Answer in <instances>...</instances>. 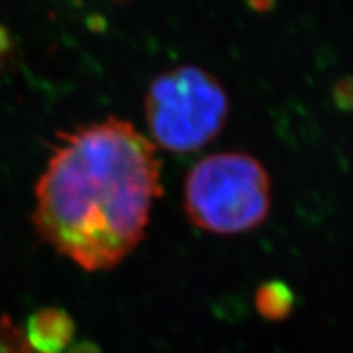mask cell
<instances>
[{
  "label": "cell",
  "mask_w": 353,
  "mask_h": 353,
  "mask_svg": "<svg viewBox=\"0 0 353 353\" xmlns=\"http://www.w3.org/2000/svg\"><path fill=\"white\" fill-rule=\"evenodd\" d=\"M334 103L343 112H353V77H341L332 87Z\"/></svg>",
  "instance_id": "7"
},
{
  "label": "cell",
  "mask_w": 353,
  "mask_h": 353,
  "mask_svg": "<svg viewBox=\"0 0 353 353\" xmlns=\"http://www.w3.org/2000/svg\"><path fill=\"white\" fill-rule=\"evenodd\" d=\"M231 101L218 77L198 65H179L152 79L144 97L149 136L156 148L195 152L224 130Z\"/></svg>",
  "instance_id": "3"
},
{
  "label": "cell",
  "mask_w": 353,
  "mask_h": 353,
  "mask_svg": "<svg viewBox=\"0 0 353 353\" xmlns=\"http://www.w3.org/2000/svg\"><path fill=\"white\" fill-rule=\"evenodd\" d=\"M183 210L190 223L214 236H237L259 228L272 210V180L247 152H214L185 176Z\"/></svg>",
  "instance_id": "2"
},
{
  "label": "cell",
  "mask_w": 353,
  "mask_h": 353,
  "mask_svg": "<svg viewBox=\"0 0 353 353\" xmlns=\"http://www.w3.org/2000/svg\"><path fill=\"white\" fill-rule=\"evenodd\" d=\"M275 0H249V6L255 12H267L273 7Z\"/></svg>",
  "instance_id": "9"
},
{
  "label": "cell",
  "mask_w": 353,
  "mask_h": 353,
  "mask_svg": "<svg viewBox=\"0 0 353 353\" xmlns=\"http://www.w3.org/2000/svg\"><path fill=\"white\" fill-rule=\"evenodd\" d=\"M0 353H37L26 343L25 334L7 316L0 317Z\"/></svg>",
  "instance_id": "6"
},
{
  "label": "cell",
  "mask_w": 353,
  "mask_h": 353,
  "mask_svg": "<svg viewBox=\"0 0 353 353\" xmlns=\"http://www.w3.org/2000/svg\"><path fill=\"white\" fill-rule=\"evenodd\" d=\"M255 309L263 319L270 322H280L288 319L293 312L296 298L293 290L283 281L272 280L260 285L254 296Z\"/></svg>",
  "instance_id": "5"
},
{
  "label": "cell",
  "mask_w": 353,
  "mask_h": 353,
  "mask_svg": "<svg viewBox=\"0 0 353 353\" xmlns=\"http://www.w3.org/2000/svg\"><path fill=\"white\" fill-rule=\"evenodd\" d=\"M68 353H103V352H101V348L97 345L95 342L82 341V342H77L76 345L70 347Z\"/></svg>",
  "instance_id": "8"
},
{
  "label": "cell",
  "mask_w": 353,
  "mask_h": 353,
  "mask_svg": "<svg viewBox=\"0 0 353 353\" xmlns=\"http://www.w3.org/2000/svg\"><path fill=\"white\" fill-rule=\"evenodd\" d=\"M161 196L157 148L110 117L61 132L34 190L33 224L83 270H112L143 242Z\"/></svg>",
  "instance_id": "1"
},
{
  "label": "cell",
  "mask_w": 353,
  "mask_h": 353,
  "mask_svg": "<svg viewBox=\"0 0 353 353\" xmlns=\"http://www.w3.org/2000/svg\"><path fill=\"white\" fill-rule=\"evenodd\" d=\"M76 324L68 311L61 307H43L30 316L25 339L37 353H63L69 348Z\"/></svg>",
  "instance_id": "4"
}]
</instances>
